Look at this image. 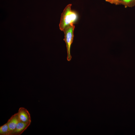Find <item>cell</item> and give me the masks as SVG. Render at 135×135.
Returning a JSON list of instances; mask_svg holds the SVG:
<instances>
[{"instance_id": "1", "label": "cell", "mask_w": 135, "mask_h": 135, "mask_svg": "<svg viewBox=\"0 0 135 135\" xmlns=\"http://www.w3.org/2000/svg\"><path fill=\"white\" fill-rule=\"evenodd\" d=\"M71 4L68 5L61 14L59 26L60 29L62 31H63L67 26L74 24L78 19L77 13L71 10Z\"/></svg>"}, {"instance_id": "2", "label": "cell", "mask_w": 135, "mask_h": 135, "mask_svg": "<svg viewBox=\"0 0 135 135\" xmlns=\"http://www.w3.org/2000/svg\"><path fill=\"white\" fill-rule=\"evenodd\" d=\"M74 24L70 25L67 26L63 31L64 34V40L66 43L67 48V59L68 61H70L72 58L70 53V49L74 39Z\"/></svg>"}, {"instance_id": "3", "label": "cell", "mask_w": 135, "mask_h": 135, "mask_svg": "<svg viewBox=\"0 0 135 135\" xmlns=\"http://www.w3.org/2000/svg\"><path fill=\"white\" fill-rule=\"evenodd\" d=\"M17 113L20 121L31 123L30 114L26 109L24 107H20Z\"/></svg>"}, {"instance_id": "4", "label": "cell", "mask_w": 135, "mask_h": 135, "mask_svg": "<svg viewBox=\"0 0 135 135\" xmlns=\"http://www.w3.org/2000/svg\"><path fill=\"white\" fill-rule=\"evenodd\" d=\"M31 123L25 122L20 121L17 124L14 130L10 135H20L25 131L30 125Z\"/></svg>"}, {"instance_id": "5", "label": "cell", "mask_w": 135, "mask_h": 135, "mask_svg": "<svg viewBox=\"0 0 135 135\" xmlns=\"http://www.w3.org/2000/svg\"><path fill=\"white\" fill-rule=\"evenodd\" d=\"M20 121L18 113L12 115L7 122L9 127L10 135L16 128L18 122Z\"/></svg>"}, {"instance_id": "6", "label": "cell", "mask_w": 135, "mask_h": 135, "mask_svg": "<svg viewBox=\"0 0 135 135\" xmlns=\"http://www.w3.org/2000/svg\"><path fill=\"white\" fill-rule=\"evenodd\" d=\"M119 4L123 5L125 8L132 7L135 5V0H120Z\"/></svg>"}, {"instance_id": "7", "label": "cell", "mask_w": 135, "mask_h": 135, "mask_svg": "<svg viewBox=\"0 0 135 135\" xmlns=\"http://www.w3.org/2000/svg\"><path fill=\"white\" fill-rule=\"evenodd\" d=\"M0 135H10V132L7 123L0 127Z\"/></svg>"}, {"instance_id": "8", "label": "cell", "mask_w": 135, "mask_h": 135, "mask_svg": "<svg viewBox=\"0 0 135 135\" xmlns=\"http://www.w3.org/2000/svg\"><path fill=\"white\" fill-rule=\"evenodd\" d=\"M106 1L108 2L111 4H113L116 5H119L120 0H105Z\"/></svg>"}]
</instances>
